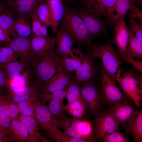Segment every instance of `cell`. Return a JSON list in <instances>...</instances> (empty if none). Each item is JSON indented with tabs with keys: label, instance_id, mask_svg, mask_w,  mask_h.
<instances>
[{
	"label": "cell",
	"instance_id": "obj_1",
	"mask_svg": "<svg viewBox=\"0 0 142 142\" xmlns=\"http://www.w3.org/2000/svg\"><path fill=\"white\" fill-rule=\"evenodd\" d=\"M25 69L27 82L42 89L44 84L57 72L59 67L54 49L35 54L28 63H22Z\"/></svg>",
	"mask_w": 142,
	"mask_h": 142
},
{
	"label": "cell",
	"instance_id": "obj_2",
	"mask_svg": "<svg viewBox=\"0 0 142 142\" xmlns=\"http://www.w3.org/2000/svg\"><path fill=\"white\" fill-rule=\"evenodd\" d=\"M65 29L73 38L78 47L83 45L91 48L93 43L83 22L75 8L65 5L63 16L59 25Z\"/></svg>",
	"mask_w": 142,
	"mask_h": 142
},
{
	"label": "cell",
	"instance_id": "obj_3",
	"mask_svg": "<svg viewBox=\"0 0 142 142\" xmlns=\"http://www.w3.org/2000/svg\"><path fill=\"white\" fill-rule=\"evenodd\" d=\"M91 48L92 51L88 53L100 59L102 67L116 80L121 76V65L123 63L118 52L110 43L93 44Z\"/></svg>",
	"mask_w": 142,
	"mask_h": 142
},
{
	"label": "cell",
	"instance_id": "obj_4",
	"mask_svg": "<svg viewBox=\"0 0 142 142\" xmlns=\"http://www.w3.org/2000/svg\"><path fill=\"white\" fill-rule=\"evenodd\" d=\"M121 76L116 81L122 93L129 100L138 106L142 99V76L132 70L125 71L122 69Z\"/></svg>",
	"mask_w": 142,
	"mask_h": 142
},
{
	"label": "cell",
	"instance_id": "obj_5",
	"mask_svg": "<svg viewBox=\"0 0 142 142\" xmlns=\"http://www.w3.org/2000/svg\"><path fill=\"white\" fill-rule=\"evenodd\" d=\"M99 79L103 100L110 105L129 101L114 78L102 67L99 69Z\"/></svg>",
	"mask_w": 142,
	"mask_h": 142
},
{
	"label": "cell",
	"instance_id": "obj_6",
	"mask_svg": "<svg viewBox=\"0 0 142 142\" xmlns=\"http://www.w3.org/2000/svg\"><path fill=\"white\" fill-rule=\"evenodd\" d=\"M52 116L48 107L39 103L35 114L38 125L46 131L52 139L57 141L62 142L65 133L60 131L58 128L55 118H53Z\"/></svg>",
	"mask_w": 142,
	"mask_h": 142
},
{
	"label": "cell",
	"instance_id": "obj_7",
	"mask_svg": "<svg viewBox=\"0 0 142 142\" xmlns=\"http://www.w3.org/2000/svg\"><path fill=\"white\" fill-rule=\"evenodd\" d=\"M93 129L95 141L101 142L106 136L119 130V125L108 111H102L95 114Z\"/></svg>",
	"mask_w": 142,
	"mask_h": 142
},
{
	"label": "cell",
	"instance_id": "obj_8",
	"mask_svg": "<svg viewBox=\"0 0 142 142\" xmlns=\"http://www.w3.org/2000/svg\"><path fill=\"white\" fill-rule=\"evenodd\" d=\"M78 15L83 22L91 40L105 30L106 21L87 7L76 6Z\"/></svg>",
	"mask_w": 142,
	"mask_h": 142
},
{
	"label": "cell",
	"instance_id": "obj_9",
	"mask_svg": "<svg viewBox=\"0 0 142 142\" xmlns=\"http://www.w3.org/2000/svg\"><path fill=\"white\" fill-rule=\"evenodd\" d=\"M80 87L82 96L90 116L100 112L103 100L101 89L94 82H86Z\"/></svg>",
	"mask_w": 142,
	"mask_h": 142
},
{
	"label": "cell",
	"instance_id": "obj_10",
	"mask_svg": "<svg viewBox=\"0 0 142 142\" xmlns=\"http://www.w3.org/2000/svg\"><path fill=\"white\" fill-rule=\"evenodd\" d=\"M68 86L63 90L52 93L41 92L39 95L40 98L49 101L48 107L52 114L56 119L61 120H65L67 118L65 113L67 111L63 101L66 98Z\"/></svg>",
	"mask_w": 142,
	"mask_h": 142
},
{
	"label": "cell",
	"instance_id": "obj_11",
	"mask_svg": "<svg viewBox=\"0 0 142 142\" xmlns=\"http://www.w3.org/2000/svg\"><path fill=\"white\" fill-rule=\"evenodd\" d=\"M96 58L88 53L84 54L80 68L76 70L74 80L78 85L81 84L94 82L98 71Z\"/></svg>",
	"mask_w": 142,
	"mask_h": 142
},
{
	"label": "cell",
	"instance_id": "obj_12",
	"mask_svg": "<svg viewBox=\"0 0 142 142\" xmlns=\"http://www.w3.org/2000/svg\"><path fill=\"white\" fill-rule=\"evenodd\" d=\"M135 2H136V0H116L112 17L108 23L114 26L121 17L124 16L129 11L131 12L129 14V17L137 18L139 21H141L142 11L135 5Z\"/></svg>",
	"mask_w": 142,
	"mask_h": 142
},
{
	"label": "cell",
	"instance_id": "obj_13",
	"mask_svg": "<svg viewBox=\"0 0 142 142\" xmlns=\"http://www.w3.org/2000/svg\"><path fill=\"white\" fill-rule=\"evenodd\" d=\"M7 44L18 55L22 63H28L34 55L31 37H18Z\"/></svg>",
	"mask_w": 142,
	"mask_h": 142
},
{
	"label": "cell",
	"instance_id": "obj_14",
	"mask_svg": "<svg viewBox=\"0 0 142 142\" xmlns=\"http://www.w3.org/2000/svg\"><path fill=\"white\" fill-rule=\"evenodd\" d=\"M55 34L54 52L58 58H62L69 53L74 42L69 33L61 26L58 27Z\"/></svg>",
	"mask_w": 142,
	"mask_h": 142
},
{
	"label": "cell",
	"instance_id": "obj_15",
	"mask_svg": "<svg viewBox=\"0 0 142 142\" xmlns=\"http://www.w3.org/2000/svg\"><path fill=\"white\" fill-rule=\"evenodd\" d=\"M138 111L129 101L111 105L108 111L119 125L127 123L136 115Z\"/></svg>",
	"mask_w": 142,
	"mask_h": 142
},
{
	"label": "cell",
	"instance_id": "obj_16",
	"mask_svg": "<svg viewBox=\"0 0 142 142\" xmlns=\"http://www.w3.org/2000/svg\"><path fill=\"white\" fill-rule=\"evenodd\" d=\"M73 77L71 73L65 72L59 66L57 73L44 84L41 92L52 93L63 90L68 86Z\"/></svg>",
	"mask_w": 142,
	"mask_h": 142
},
{
	"label": "cell",
	"instance_id": "obj_17",
	"mask_svg": "<svg viewBox=\"0 0 142 142\" xmlns=\"http://www.w3.org/2000/svg\"><path fill=\"white\" fill-rule=\"evenodd\" d=\"M114 26V44L118 48V53L119 55H125L129 38V32L124 20V16L121 17Z\"/></svg>",
	"mask_w": 142,
	"mask_h": 142
},
{
	"label": "cell",
	"instance_id": "obj_18",
	"mask_svg": "<svg viewBox=\"0 0 142 142\" xmlns=\"http://www.w3.org/2000/svg\"><path fill=\"white\" fill-rule=\"evenodd\" d=\"M84 54L80 47H77L72 49L68 55L62 58H58L59 66L65 72L71 73L77 70L80 67Z\"/></svg>",
	"mask_w": 142,
	"mask_h": 142
},
{
	"label": "cell",
	"instance_id": "obj_19",
	"mask_svg": "<svg viewBox=\"0 0 142 142\" xmlns=\"http://www.w3.org/2000/svg\"><path fill=\"white\" fill-rule=\"evenodd\" d=\"M116 0H88L81 3L100 16L103 17L107 23L112 17Z\"/></svg>",
	"mask_w": 142,
	"mask_h": 142
},
{
	"label": "cell",
	"instance_id": "obj_20",
	"mask_svg": "<svg viewBox=\"0 0 142 142\" xmlns=\"http://www.w3.org/2000/svg\"><path fill=\"white\" fill-rule=\"evenodd\" d=\"M64 0H45L52 22L51 27L55 35L64 12Z\"/></svg>",
	"mask_w": 142,
	"mask_h": 142
},
{
	"label": "cell",
	"instance_id": "obj_21",
	"mask_svg": "<svg viewBox=\"0 0 142 142\" xmlns=\"http://www.w3.org/2000/svg\"><path fill=\"white\" fill-rule=\"evenodd\" d=\"M18 119L23 123L27 130L29 137V142L48 141L40 133L35 117L21 114L18 116Z\"/></svg>",
	"mask_w": 142,
	"mask_h": 142
},
{
	"label": "cell",
	"instance_id": "obj_22",
	"mask_svg": "<svg viewBox=\"0 0 142 142\" xmlns=\"http://www.w3.org/2000/svg\"><path fill=\"white\" fill-rule=\"evenodd\" d=\"M124 125L126 133L131 135L135 142H142V111L138 110L136 115Z\"/></svg>",
	"mask_w": 142,
	"mask_h": 142
},
{
	"label": "cell",
	"instance_id": "obj_23",
	"mask_svg": "<svg viewBox=\"0 0 142 142\" xmlns=\"http://www.w3.org/2000/svg\"><path fill=\"white\" fill-rule=\"evenodd\" d=\"M8 139L10 141L15 142H29V137L24 124L18 119L11 121Z\"/></svg>",
	"mask_w": 142,
	"mask_h": 142
},
{
	"label": "cell",
	"instance_id": "obj_24",
	"mask_svg": "<svg viewBox=\"0 0 142 142\" xmlns=\"http://www.w3.org/2000/svg\"><path fill=\"white\" fill-rule=\"evenodd\" d=\"M41 89L32 85H26L17 92L8 94L15 103L39 97Z\"/></svg>",
	"mask_w": 142,
	"mask_h": 142
},
{
	"label": "cell",
	"instance_id": "obj_25",
	"mask_svg": "<svg viewBox=\"0 0 142 142\" xmlns=\"http://www.w3.org/2000/svg\"><path fill=\"white\" fill-rule=\"evenodd\" d=\"M14 16L13 13L3 2L0 3V25L9 32L14 39L19 37L14 29Z\"/></svg>",
	"mask_w": 142,
	"mask_h": 142
},
{
	"label": "cell",
	"instance_id": "obj_26",
	"mask_svg": "<svg viewBox=\"0 0 142 142\" xmlns=\"http://www.w3.org/2000/svg\"><path fill=\"white\" fill-rule=\"evenodd\" d=\"M32 19L30 16L19 15L14 16V29L19 37H31L32 33Z\"/></svg>",
	"mask_w": 142,
	"mask_h": 142
},
{
	"label": "cell",
	"instance_id": "obj_27",
	"mask_svg": "<svg viewBox=\"0 0 142 142\" xmlns=\"http://www.w3.org/2000/svg\"><path fill=\"white\" fill-rule=\"evenodd\" d=\"M0 110L8 116L11 121L18 119L19 112L18 106L8 94L0 93Z\"/></svg>",
	"mask_w": 142,
	"mask_h": 142
},
{
	"label": "cell",
	"instance_id": "obj_28",
	"mask_svg": "<svg viewBox=\"0 0 142 142\" xmlns=\"http://www.w3.org/2000/svg\"><path fill=\"white\" fill-rule=\"evenodd\" d=\"M31 37L32 45L35 54L43 53L54 49V37Z\"/></svg>",
	"mask_w": 142,
	"mask_h": 142
},
{
	"label": "cell",
	"instance_id": "obj_29",
	"mask_svg": "<svg viewBox=\"0 0 142 142\" xmlns=\"http://www.w3.org/2000/svg\"><path fill=\"white\" fill-rule=\"evenodd\" d=\"M129 38L125 55H124L134 59H141L142 58V43L138 39L129 29Z\"/></svg>",
	"mask_w": 142,
	"mask_h": 142
},
{
	"label": "cell",
	"instance_id": "obj_30",
	"mask_svg": "<svg viewBox=\"0 0 142 142\" xmlns=\"http://www.w3.org/2000/svg\"><path fill=\"white\" fill-rule=\"evenodd\" d=\"M67 111L75 119H82L87 110L82 96L65 105Z\"/></svg>",
	"mask_w": 142,
	"mask_h": 142
},
{
	"label": "cell",
	"instance_id": "obj_31",
	"mask_svg": "<svg viewBox=\"0 0 142 142\" xmlns=\"http://www.w3.org/2000/svg\"><path fill=\"white\" fill-rule=\"evenodd\" d=\"M67 120L71 123V125L78 131L83 137L90 140L91 142L95 141L92 135V129L90 123L82 119L67 118Z\"/></svg>",
	"mask_w": 142,
	"mask_h": 142
},
{
	"label": "cell",
	"instance_id": "obj_32",
	"mask_svg": "<svg viewBox=\"0 0 142 142\" xmlns=\"http://www.w3.org/2000/svg\"><path fill=\"white\" fill-rule=\"evenodd\" d=\"M36 9L30 15L32 19V34L31 37H49L47 29L42 24L37 17Z\"/></svg>",
	"mask_w": 142,
	"mask_h": 142
},
{
	"label": "cell",
	"instance_id": "obj_33",
	"mask_svg": "<svg viewBox=\"0 0 142 142\" xmlns=\"http://www.w3.org/2000/svg\"><path fill=\"white\" fill-rule=\"evenodd\" d=\"M19 57L7 43L1 44L0 47V67L11 62L18 61Z\"/></svg>",
	"mask_w": 142,
	"mask_h": 142
},
{
	"label": "cell",
	"instance_id": "obj_34",
	"mask_svg": "<svg viewBox=\"0 0 142 142\" xmlns=\"http://www.w3.org/2000/svg\"><path fill=\"white\" fill-rule=\"evenodd\" d=\"M39 97L33 98L18 103V105L19 112L23 115L35 117V111L39 102H36Z\"/></svg>",
	"mask_w": 142,
	"mask_h": 142
},
{
	"label": "cell",
	"instance_id": "obj_35",
	"mask_svg": "<svg viewBox=\"0 0 142 142\" xmlns=\"http://www.w3.org/2000/svg\"><path fill=\"white\" fill-rule=\"evenodd\" d=\"M22 64L21 61L18 60L11 62L3 66L4 73L11 82L20 75Z\"/></svg>",
	"mask_w": 142,
	"mask_h": 142
},
{
	"label": "cell",
	"instance_id": "obj_36",
	"mask_svg": "<svg viewBox=\"0 0 142 142\" xmlns=\"http://www.w3.org/2000/svg\"><path fill=\"white\" fill-rule=\"evenodd\" d=\"M36 13L38 18L44 26L47 28L52 26V21L45 1L38 5L36 9Z\"/></svg>",
	"mask_w": 142,
	"mask_h": 142
},
{
	"label": "cell",
	"instance_id": "obj_37",
	"mask_svg": "<svg viewBox=\"0 0 142 142\" xmlns=\"http://www.w3.org/2000/svg\"><path fill=\"white\" fill-rule=\"evenodd\" d=\"M82 96L80 87L75 82L74 76L69 83L66 93L68 103H71Z\"/></svg>",
	"mask_w": 142,
	"mask_h": 142
},
{
	"label": "cell",
	"instance_id": "obj_38",
	"mask_svg": "<svg viewBox=\"0 0 142 142\" xmlns=\"http://www.w3.org/2000/svg\"><path fill=\"white\" fill-rule=\"evenodd\" d=\"M11 121L8 116L0 110V133L5 142L9 141L8 136Z\"/></svg>",
	"mask_w": 142,
	"mask_h": 142
},
{
	"label": "cell",
	"instance_id": "obj_39",
	"mask_svg": "<svg viewBox=\"0 0 142 142\" xmlns=\"http://www.w3.org/2000/svg\"><path fill=\"white\" fill-rule=\"evenodd\" d=\"M129 28L135 34L138 39L142 43V23L137 22L134 18L128 17Z\"/></svg>",
	"mask_w": 142,
	"mask_h": 142
},
{
	"label": "cell",
	"instance_id": "obj_40",
	"mask_svg": "<svg viewBox=\"0 0 142 142\" xmlns=\"http://www.w3.org/2000/svg\"><path fill=\"white\" fill-rule=\"evenodd\" d=\"M11 81L8 78L2 68L0 67V93L7 94L11 92Z\"/></svg>",
	"mask_w": 142,
	"mask_h": 142
},
{
	"label": "cell",
	"instance_id": "obj_41",
	"mask_svg": "<svg viewBox=\"0 0 142 142\" xmlns=\"http://www.w3.org/2000/svg\"><path fill=\"white\" fill-rule=\"evenodd\" d=\"M129 141V139L126 135L120 132L118 130L106 136L101 142H128Z\"/></svg>",
	"mask_w": 142,
	"mask_h": 142
},
{
	"label": "cell",
	"instance_id": "obj_42",
	"mask_svg": "<svg viewBox=\"0 0 142 142\" xmlns=\"http://www.w3.org/2000/svg\"><path fill=\"white\" fill-rule=\"evenodd\" d=\"M45 0H4L5 6L10 11L20 6L30 3H42Z\"/></svg>",
	"mask_w": 142,
	"mask_h": 142
},
{
	"label": "cell",
	"instance_id": "obj_43",
	"mask_svg": "<svg viewBox=\"0 0 142 142\" xmlns=\"http://www.w3.org/2000/svg\"><path fill=\"white\" fill-rule=\"evenodd\" d=\"M12 81L13 82L11 83L12 92H16L26 86L27 80L26 75H19Z\"/></svg>",
	"mask_w": 142,
	"mask_h": 142
},
{
	"label": "cell",
	"instance_id": "obj_44",
	"mask_svg": "<svg viewBox=\"0 0 142 142\" xmlns=\"http://www.w3.org/2000/svg\"><path fill=\"white\" fill-rule=\"evenodd\" d=\"M123 60L130 63L135 68L138 70L141 74H142V63L141 62L135 60L124 55H119Z\"/></svg>",
	"mask_w": 142,
	"mask_h": 142
},
{
	"label": "cell",
	"instance_id": "obj_45",
	"mask_svg": "<svg viewBox=\"0 0 142 142\" xmlns=\"http://www.w3.org/2000/svg\"><path fill=\"white\" fill-rule=\"evenodd\" d=\"M11 36L8 31L0 25V43H9L12 41Z\"/></svg>",
	"mask_w": 142,
	"mask_h": 142
},
{
	"label": "cell",
	"instance_id": "obj_46",
	"mask_svg": "<svg viewBox=\"0 0 142 142\" xmlns=\"http://www.w3.org/2000/svg\"><path fill=\"white\" fill-rule=\"evenodd\" d=\"M5 142V140L3 138L2 134L0 133V142Z\"/></svg>",
	"mask_w": 142,
	"mask_h": 142
},
{
	"label": "cell",
	"instance_id": "obj_47",
	"mask_svg": "<svg viewBox=\"0 0 142 142\" xmlns=\"http://www.w3.org/2000/svg\"><path fill=\"white\" fill-rule=\"evenodd\" d=\"M64 1H66L67 2H74L75 1L74 0H64Z\"/></svg>",
	"mask_w": 142,
	"mask_h": 142
},
{
	"label": "cell",
	"instance_id": "obj_48",
	"mask_svg": "<svg viewBox=\"0 0 142 142\" xmlns=\"http://www.w3.org/2000/svg\"><path fill=\"white\" fill-rule=\"evenodd\" d=\"M75 1H80L81 3L83 2L86 1L88 0H74Z\"/></svg>",
	"mask_w": 142,
	"mask_h": 142
},
{
	"label": "cell",
	"instance_id": "obj_49",
	"mask_svg": "<svg viewBox=\"0 0 142 142\" xmlns=\"http://www.w3.org/2000/svg\"><path fill=\"white\" fill-rule=\"evenodd\" d=\"M1 43H0V47L1 46Z\"/></svg>",
	"mask_w": 142,
	"mask_h": 142
}]
</instances>
